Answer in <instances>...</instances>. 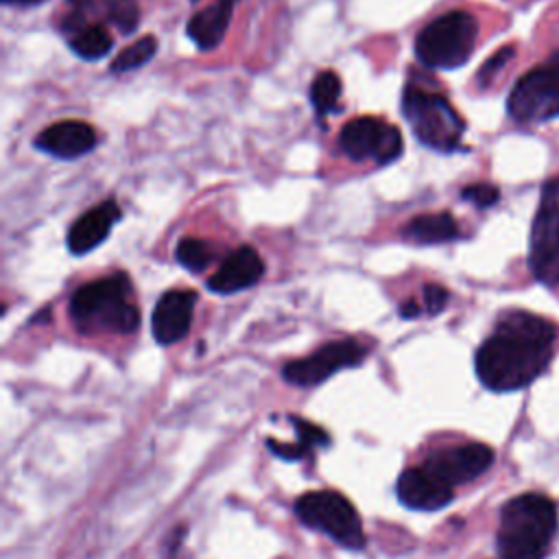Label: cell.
I'll list each match as a JSON object with an SVG mask.
<instances>
[{"mask_svg":"<svg viewBox=\"0 0 559 559\" xmlns=\"http://www.w3.org/2000/svg\"><path fill=\"white\" fill-rule=\"evenodd\" d=\"M120 221V207L114 199H107L98 205H94L92 210L83 212L72 227L68 229V249L74 255H83L90 253L92 249H96L111 231V227Z\"/></svg>","mask_w":559,"mask_h":559,"instance_id":"2e32d148","label":"cell"},{"mask_svg":"<svg viewBox=\"0 0 559 559\" xmlns=\"http://www.w3.org/2000/svg\"><path fill=\"white\" fill-rule=\"evenodd\" d=\"M507 111L522 124L559 116V50L518 79L507 98Z\"/></svg>","mask_w":559,"mask_h":559,"instance_id":"52a82bcc","label":"cell"},{"mask_svg":"<svg viewBox=\"0 0 559 559\" xmlns=\"http://www.w3.org/2000/svg\"><path fill=\"white\" fill-rule=\"evenodd\" d=\"M341 92H343V85H341V79L336 72L332 70H323L319 72L312 83H310V103L317 111L319 118L328 116V114H334L341 109L338 100H341Z\"/></svg>","mask_w":559,"mask_h":559,"instance_id":"d6986e66","label":"cell"},{"mask_svg":"<svg viewBox=\"0 0 559 559\" xmlns=\"http://www.w3.org/2000/svg\"><path fill=\"white\" fill-rule=\"evenodd\" d=\"M493 463V450L485 443H463L432 452L421 465L452 489L485 474Z\"/></svg>","mask_w":559,"mask_h":559,"instance_id":"8fae6325","label":"cell"},{"mask_svg":"<svg viewBox=\"0 0 559 559\" xmlns=\"http://www.w3.org/2000/svg\"><path fill=\"white\" fill-rule=\"evenodd\" d=\"M557 334V325L539 314L507 312L476 352L478 380L498 393L524 389L550 365Z\"/></svg>","mask_w":559,"mask_h":559,"instance_id":"6da1fadb","label":"cell"},{"mask_svg":"<svg viewBox=\"0 0 559 559\" xmlns=\"http://www.w3.org/2000/svg\"><path fill=\"white\" fill-rule=\"evenodd\" d=\"M293 419V426L297 430V448L306 454L310 448H319V445H328L330 443V437L328 432L317 426V424H310L306 421L304 417H290Z\"/></svg>","mask_w":559,"mask_h":559,"instance_id":"cb8c5ba5","label":"cell"},{"mask_svg":"<svg viewBox=\"0 0 559 559\" xmlns=\"http://www.w3.org/2000/svg\"><path fill=\"white\" fill-rule=\"evenodd\" d=\"M157 52V41L153 35H144L138 41L129 44L114 61L111 72H129L151 61V57Z\"/></svg>","mask_w":559,"mask_h":559,"instance_id":"44dd1931","label":"cell"},{"mask_svg":"<svg viewBox=\"0 0 559 559\" xmlns=\"http://www.w3.org/2000/svg\"><path fill=\"white\" fill-rule=\"evenodd\" d=\"M478 37V24L467 11H448L432 20L415 39L419 63L435 70H454L467 63Z\"/></svg>","mask_w":559,"mask_h":559,"instance_id":"5b68a950","label":"cell"},{"mask_svg":"<svg viewBox=\"0 0 559 559\" xmlns=\"http://www.w3.org/2000/svg\"><path fill=\"white\" fill-rule=\"evenodd\" d=\"M513 55H515V48H513V46H504V48H500L498 52H493V55L485 61V66L480 68L478 81H480L483 85L489 83V81L507 66V61H509Z\"/></svg>","mask_w":559,"mask_h":559,"instance_id":"484cf974","label":"cell"},{"mask_svg":"<svg viewBox=\"0 0 559 559\" xmlns=\"http://www.w3.org/2000/svg\"><path fill=\"white\" fill-rule=\"evenodd\" d=\"M461 197L465 201L474 203L476 207H489V205H493L498 201L500 190L496 186H491V183H472V186L463 188Z\"/></svg>","mask_w":559,"mask_h":559,"instance_id":"d4e9b609","label":"cell"},{"mask_svg":"<svg viewBox=\"0 0 559 559\" xmlns=\"http://www.w3.org/2000/svg\"><path fill=\"white\" fill-rule=\"evenodd\" d=\"M170 559H175V557H170Z\"/></svg>","mask_w":559,"mask_h":559,"instance_id":"f546056e","label":"cell"},{"mask_svg":"<svg viewBox=\"0 0 559 559\" xmlns=\"http://www.w3.org/2000/svg\"><path fill=\"white\" fill-rule=\"evenodd\" d=\"M194 304L197 293L188 288H170L157 299L151 317V330L159 345H173L190 332Z\"/></svg>","mask_w":559,"mask_h":559,"instance_id":"7c38bea8","label":"cell"},{"mask_svg":"<svg viewBox=\"0 0 559 559\" xmlns=\"http://www.w3.org/2000/svg\"><path fill=\"white\" fill-rule=\"evenodd\" d=\"M367 349L356 338H338L321 345L312 354L290 360L284 365L282 376L286 382L297 386H314L334 376L341 369L356 367L362 362Z\"/></svg>","mask_w":559,"mask_h":559,"instance_id":"30bf717a","label":"cell"},{"mask_svg":"<svg viewBox=\"0 0 559 559\" xmlns=\"http://www.w3.org/2000/svg\"><path fill=\"white\" fill-rule=\"evenodd\" d=\"M528 266L537 282L559 286V177L544 183L531 227Z\"/></svg>","mask_w":559,"mask_h":559,"instance_id":"ba28073f","label":"cell"},{"mask_svg":"<svg viewBox=\"0 0 559 559\" xmlns=\"http://www.w3.org/2000/svg\"><path fill=\"white\" fill-rule=\"evenodd\" d=\"M131 297L133 290L129 275L114 273L81 284L70 297L68 312L76 330L83 334H131L140 323V312Z\"/></svg>","mask_w":559,"mask_h":559,"instance_id":"3957f363","label":"cell"},{"mask_svg":"<svg viewBox=\"0 0 559 559\" xmlns=\"http://www.w3.org/2000/svg\"><path fill=\"white\" fill-rule=\"evenodd\" d=\"M419 312H421V306L415 304V301H406V304L400 306V314H402L404 319H413V317H417Z\"/></svg>","mask_w":559,"mask_h":559,"instance_id":"83f0119b","label":"cell"},{"mask_svg":"<svg viewBox=\"0 0 559 559\" xmlns=\"http://www.w3.org/2000/svg\"><path fill=\"white\" fill-rule=\"evenodd\" d=\"M4 4H39L44 0H2Z\"/></svg>","mask_w":559,"mask_h":559,"instance_id":"f1b7e54d","label":"cell"},{"mask_svg":"<svg viewBox=\"0 0 559 559\" xmlns=\"http://www.w3.org/2000/svg\"><path fill=\"white\" fill-rule=\"evenodd\" d=\"M70 48L74 55H79L81 59H87V61H94V59H100L105 57L109 50H111V35L105 26L100 24H87L83 28H79L72 37H70Z\"/></svg>","mask_w":559,"mask_h":559,"instance_id":"ffe728a7","label":"cell"},{"mask_svg":"<svg viewBox=\"0 0 559 559\" xmlns=\"http://www.w3.org/2000/svg\"><path fill=\"white\" fill-rule=\"evenodd\" d=\"M98 138L92 124L83 120H59L39 131L33 146L59 159H74L90 153Z\"/></svg>","mask_w":559,"mask_h":559,"instance_id":"4fadbf2b","label":"cell"},{"mask_svg":"<svg viewBox=\"0 0 559 559\" xmlns=\"http://www.w3.org/2000/svg\"><path fill=\"white\" fill-rule=\"evenodd\" d=\"M402 238L417 245H439L459 238V225L450 212H432L413 216L402 227Z\"/></svg>","mask_w":559,"mask_h":559,"instance_id":"ac0fdd59","label":"cell"},{"mask_svg":"<svg viewBox=\"0 0 559 559\" xmlns=\"http://www.w3.org/2000/svg\"><path fill=\"white\" fill-rule=\"evenodd\" d=\"M395 489L402 504L419 511H437L445 507L454 496V489L437 478L432 472H428L424 465L402 472Z\"/></svg>","mask_w":559,"mask_h":559,"instance_id":"5bb4252c","label":"cell"},{"mask_svg":"<svg viewBox=\"0 0 559 559\" xmlns=\"http://www.w3.org/2000/svg\"><path fill=\"white\" fill-rule=\"evenodd\" d=\"M295 513L306 526L325 533L345 548L360 550L367 542L358 511L334 489L301 493L295 500Z\"/></svg>","mask_w":559,"mask_h":559,"instance_id":"8992f818","label":"cell"},{"mask_svg":"<svg viewBox=\"0 0 559 559\" xmlns=\"http://www.w3.org/2000/svg\"><path fill=\"white\" fill-rule=\"evenodd\" d=\"M262 275H264V262L260 253L253 247L242 245L225 258L218 271L207 280V288L218 295H231V293L251 288L262 280Z\"/></svg>","mask_w":559,"mask_h":559,"instance_id":"9a60e30c","label":"cell"},{"mask_svg":"<svg viewBox=\"0 0 559 559\" xmlns=\"http://www.w3.org/2000/svg\"><path fill=\"white\" fill-rule=\"evenodd\" d=\"M175 258L183 269H188L192 273H201L212 262V249L207 247L205 240L188 236L177 242Z\"/></svg>","mask_w":559,"mask_h":559,"instance_id":"7402d4cb","label":"cell"},{"mask_svg":"<svg viewBox=\"0 0 559 559\" xmlns=\"http://www.w3.org/2000/svg\"><path fill=\"white\" fill-rule=\"evenodd\" d=\"M402 111L415 138L435 151L450 153L461 146L465 122L441 94L408 85L402 96Z\"/></svg>","mask_w":559,"mask_h":559,"instance_id":"277c9868","label":"cell"},{"mask_svg":"<svg viewBox=\"0 0 559 559\" xmlns=\"http://www.w3.org/2000/svg\"><path fill=\"white\" fill-rule=\"evenodd\" d=\"M338 146L354 162L373 159L378 166H386L402 155L404 140L397 127L373 116H360L343 124Z\"/></svg>","mask_w":559,"mask_h":559,"instance_id":"9c48e42d","label":"cell"},{"mask_svg":"<svg viewBox=\"0 0 559 559\" xmlns=\"http://www.w3.org/2000/svg\"><path fill=\"white\" fill-rule=\"evenodd\" d=\"M236 2L238 0H214L210 7L197 11L188 20V37L199 50H212L223 41Z\"/></svg>","mask_w":559,"mask_h":559,"instance_id":"e0dca14e","label":"cell"},{"mask_svg":"<svg viewBox=\"0 0 559 559\" xmlns=\"http://www.w3.org/2000/svg\"><path fill=\"white\" fill-rule=\"evenodd\" d=\"M448 299H450V293L443 286H439V284H426L424 286V306L430 314L441 312L445 308Z\"/></svg>","mask_w":559,"mask_h":559,"instance_id":"4316f807","label":"cell"},{"mask_svg":"<svg viewBox=\"0 0 559 559\" xmlns=\"http://www.w3.org/2000/svg\"><path fill=\"white\" fill-rule=\"evenodd\" d=\"M107 20L122 33H133L140 22V9L135 0H103Z\"/></svg>","mask_w":559,"mask_h":559,"instance_id":"603a6c76","label":"cell"},{"mask_svg":"<svg viewBox=\"0 0 559 559\" xmlns=\"http://www.w3.org/2000/svg\"><path fill=\"white\" fill-rule=\"evenodd\" d=\"M557 507L544 493H520L504 502L496 533L502 559H544L557 535Z\"/></svg>","mask_w":559,"mask_h":559,"instance_id":"7a4b0ae2","label":"cell"}]
</instances>
